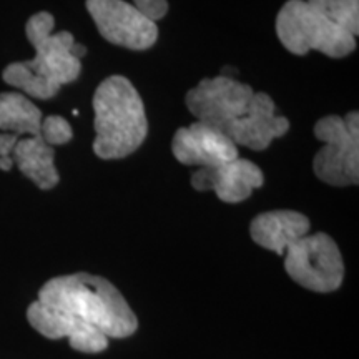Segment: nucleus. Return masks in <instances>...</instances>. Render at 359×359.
Here are the masks:
<instances>
[{"label": "nucleus", "instance_id": "obj_1", "mask_svg": "<svg viewBox=\"0 0 359 359\" xmlns=\"http://www.w3.org/2000/svg\"><path fill=\"white\" fill-rule=\"evenodd\" d=\"M27 320L48 339L69 338L75 351H105L109 338H127L138 327L132 308L109 280L88 273L52 278L27 309Z\"/></svg>", "mask_w": 359, "mask_h": 359}, {"label": "nucleus", "instance_id": "obj_2", "mask_svg": "<svg viewBox=\"0 0 359 359\" xmlns=\"http://www.w3.org/2000/svg\"><path fill=\"white\" fill-rule=\"evenodd\" d=\"M53 27L52 13L39 12L30 17L25 34L34 45L35 57L11 64L2 74L4 82L39 100L53 98L64 85L75 82L82 72L80 60L87 53L83 45L75 43L70 32L53 34Z\"/></svg>", "mask_w": 359, "mask_h": 359}, {"label": "nucleus", "instance_id": "obj_3", "mask_svg": "<svg viewBox=\"0 0 359 359\" xmlns=\"http://www.w3.org/2000/svg\"><path fill=\"white\" fill-rule=\"evenodd\" d=\"M95 140L93 151L102 160H120L142 147L148 122L142 97L128 79L111 75L93 95Z\"/></svg>", "mask_w": 359, "mask_h": 359}, {"label": "nucleus", "instance_id": "obj_4", "mask_svg": "<svg viewBox=\"0 0 359 359\" xmlns=\"http://www.w3.org/2000/svg\"><path fill=\"white\" fill-rule=\"evenodd\" d=\"M276 34L283 47L294 55L318 50L331 58L354 52L356 37L334 24L306 0H288L276 17Z\"/></svg>", "mask_w": 359, "mask_h": 359}, {"label": "nucleus", "instance_id": "obj_5", "mask_svg": "<svg viewBox=\"0 0 359 359\" xmlns=\"http://www.w3.org/2000/svg\"><path fill=\"white\" fill-rule=\"evenodd\" d=\"M314 137L325 143L313 160L321 182L333 187L358 185L359 182V116L358 111L341 118L330 115L314 125Z\"/></svg>", "mask_w": 359, "mask_h": 359}, {"label": "nucleus", "instance_id": "obj_6", "mask_svg": "<svg viewBox=\"0 0 359 359\" xmlns=\"http://www.w3.org/2000/svg\"><path fill=\"white\" fill-rule=\"evenodd\" d=\"M281 257H285L286 273L303 288L330 293L343 283V257L333 238L325 233L296 238Z\"/></svg>", "mask_w": 359, "mask_h": 359}, {"label": "nucleus", "instance_id": "obj_7", "mask_svg": "<svg viewBox=\"0 0 359 359\" xmlns=\"http://www.w3.org/2000/svg\"><path fill=\"white\" fill-rule=\"evenodd\" d=\"M253 95L250 85L219 75L201 80L187 93L185 103L196 122L210 125L226 137L228 130L250 114Z\"/></svg>", "mask_w": 359, "mask_h": 359}, {"label": "nucleus", "instance_id": "obj_8", "mask_svg": "<svg viewBox=\"0 0 359 359\" xmlns=\"http://www.w3.org/2000/svg\"><path fill=\"white\" fill-rule=\"evenodd\" d=\"M87 11L98 32L110 43L130 50H147L158 39V27L125 0H87Z\"/></svg>", "mask_w": 359, "mask_h": 359}, {"label": "nucleus", "instance_id": "obj_9", "mask_svg": "<svg viewBox=\"0 0 359 359\" xmlns=\"http://www.w3.org/2000/svg\"><path fill=\"white\" fill-rule=\"evenodd\" d=\"M172 151L180 163L200 168L218 167L240 158L238 148L230 138L201 122L178 128L172 142Z\"/></svg>", "mask_w": 359, "mask_h": 359}, {"label": "nucleus", "instance_id": "obj_10", "mask_svg": "<svg viewBox=\"0 0 359 359\" xmlns=\"http://www.w3.org/2000/svg\"><path fill=\"white\" fill-rule=\"evenodd\" d=\"M263 172L253 161L236 158L212 168H198L191 175V187L198 191L213 190L224 203L250 198L255 188L263 187Z\"/></svg>", "mask_w": 359, "mask_h": 359}, {"label": "nucleus", "instance_id": "obj_11", "mask_svg": "<svg viewBox=\"0 0 359 359\" xmlns=\"http://www.w3.org/2000/svg\"><path fill=\"white\" fill-rule=\"evenodd\" d=\"M288 130V118L275 114L273 98L268 93L255 92L250 114L228 130L226 137L235 145H243L255 151H262L266 150L275 138L283 137Z\"/></svg>", "mask_w": 359, "mask_h": 359}, {"label": "nucleus", "instance_id": "obj_12", "mask_svg": "<svg viewBox=\"0 0 359 359\" xmlns=\"http://www.w3.org/2000/svg\"><path fill=\"white\" fill-rule=\"evenodd\" d=\"M250 233L255 243L281 257L291 241L308 235L309 219L303 213L291 210L262 213L251 222Z\"/></svg>", "mask_w": 359, "mask_h": 359}, {"label": "nucleus", "instance_id": "obj_13", "mask_svg": "<svg viewBox=\"0 0 359 359\" xmlns=\"http://www.w3.org/2000/svg\"><path fill=\"white\" fill-rule=\"evenodd\" d=\"M53 160L55 150L42 137H22L12 150L13 165L40 190H50L60 180Z\"/></svg>", "mask_w": 359, "mask_h": 359}, {"label": "nucleus", "instance_id": "obj_14", "mask_svg": "<svg viewBox=\"0 0 359 359\" xmlns=\"http://www.w3.org/2000/svg\"><path fill=\"white\" fill-rule=\"evenodd\" d=\"M42 111L34 102L17 92L0 93V130L22 138L42 137Z\"/></svg>", "mask_w": 359, "mask_h": 359}, {"label": "nucleus", "instance_id": "obj_15", "mask_svg": "<svg viewBox=\"0 0 359 359\" xmlns=\"http://www.w3.org/2000/svg\"><path fill=\"white\" fill-rule=\"evenodd\" d=\"M349 34H359V0H306Z\"/></svg>", "mask_w": 359, "mask_h": 359}, {"label": "nucleus", "instance_id": "obj_16", "mask_svg": "<svg viewBox=\"0 0 359 359\" xmlns=\"http://www.w3.org/2000/svg\"><path fill=\"white\" fill-rule=\"evenodd\" d=\"M43 142L47 145L55 147V145H65L72 140L74 132H72L70 123L67 122L64 116L50 115L47 118L42 120V130H40Z\"/></svg>", "mask_w": 359, "mask_h": 359}, {"label": "nucleus", "instance_id": "obj_17", "mask_svg": "<svg viewBox=\"0 0 359 359\" xmlns=\"http://www.w3.org/2000/svg\"><path fill=\"white\" fill-rule=\"evenodd\" d=\"M132 6L137 8L143 17L155 22V24L168 13L167 0H133Z\"/></svg>", "mask_w": 359, "mask_h": 359}, {"label": "nucleus", "instance_id": "obj_18", "mask_svg": "<svg viewBox=\"0 0 359 359\" xmlns=\"http://www.w3.org/2000/svg\"><path fill=\"white\" fill-rule=\"evenodd\" d=\"M17 142H19L17 135L0 133V170L2 172H11L13 167L12 150Z\"/></svg>", "mask_w": 359, "mask_h": 359}]
</instances>
